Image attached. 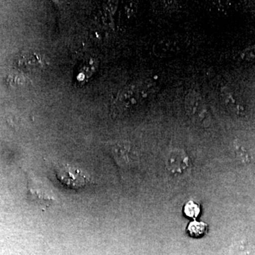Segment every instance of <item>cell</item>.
Segmentation results:
<instances>
[{"label": "cell", "instance_id": "1", "mask_svg": "<svg viewBox=\"0 0 255 255\" xmlns=\"http://www.w3.org/2000/svg\"><path fill=\"white\" fill-rule=\"evenodd\" d=\"M57 179L64 186L72 189H80L92 184L91 177L81 169L69 164H60L55 172Z\"/></svg>", "mask_w": 255, "mask_h": 255}, {"label": "cell", "instance_id": "2", "mask_svg": "<svg viewBox=\"0 0 255 255\" xmlns=\"http://www.w3.org/2000/svg\"><path fill=\"white\" fill-rule=\"evenodd\" d=\"M110 151L114 162L120 169H130L138 162L137 151L130 142H114L110 146Z\"/></svg>", "mask_w": 255, "mask_h": 255}, {"label": "cell", "instance_id": "3", "mask_svg": "<svg viewBox=\"0 0 255 255\" xmlns=\"http://www.w3.org/2000/svg\"><path fill=\"white\" fill-rule=\"evenodd\" d=\"M185 109L188 116L201 125H209L211 117L202 97L199 93L191 92L186 96Z\"/></svg>", "mask_w": 255, "mask_h": 255}, {"label": "cell", "instance_id": "4", "mask_svg": "<svg viewBox=\"0 0 255 255\" xmlns=\"http://www.w3.org/2000/svg\"><path fill=\"white\" fill-rule=\"evenodd\" d=\"M15 65L26 73H39L47 65L46 56L36 50H25L20 53L15 60Z\"/></svg>", "mask_w": 255, "mask_h": 255}, {"label": "cell", "instance_id": "5", "mask_svg": "<svg viewBox=\"0 0 255 255\" xmlns=\"http://www.w3.org/2000/svg\"><path fill=\"white\" fill-rule=\"evenodd\" d=\"M166 166L171 173H186L190 169V160L184 151L174 149L167 156Z\"/></svg>", "mask_w": 255, "mask_h": 255}, {"label": "cell", "instance_id": "6", "mask_svg": "<svg viewBox=\"0 0 255 255\" xmlns=\"http://www.w3.org/2000/svg\"><path fill=\"white\" fill-rule=\"evenodd\" d=\"M221 97H222L225 105L227 106L228 108L233 113L238 114V115L244 114L246 109L243 107L241 101L238 100L237 97L229 89L226 87L221 90Z\"/></svg>", "mask_w": 255, "mask_h": 255}, {"label": "cell", "instance_id": "7", "mask_svg": "<svg viewBox=\"0 0 255 255\" xmlns=\"http://www.w3.org/2000/svg\"><path fill=\"white\" fill-rule=\"evenodd\" d=\"M118 107L122 110L130 109L137 103V95L132 90H124L117 98Z\"/></svg>", "mask_w": 255, "mask_h": 255}, {"label": "cell", "instance_id": "8", "mask_svg": "<svg viewBox=\"0 0 255 255\" xmlns=\"http://www.w3.org/2000/svg\"><path fill=\"white\" fill-rule=\"evenodd\" d=\"M188 231L192 237H201L207 233L208 226L206 223L193 221L189 224Z\"/></svg>", "mask_w": 255, "mask_h": 255}, {"label": "cell", "instance_id": "9", "mask_svg": "<svg viewBox=\"0 0 255 255\" xmlns=\"http://www.w3.org/2000/svg\"><path fill=\"white\" fill-rule=\"evenodd\" d=\"M234 145L235 153H236V157H237L238 160L243 162V163H248L251 161V158H250L249 154H248L246 149L240 143L235 142Z\"/></svg>", "mask_w": 255, "mask_h": 255}, {"label": "cell", "instance_id": "10", "mask_svg": "<svg viewBox=\"0 0 255 255\" xmlns=\"http://www.w3.org/2000/svg\"><path fill=\"white\" fill-rule=\"evenodd\" d=\"M184 213L189 217L193 218V219H196L200 213V209H199V206L196 204L195 203L192 202V201H189L185 206H184Z\"/></svg>", "mask_w": 255, "mask_h": 255}, {"label": "cell", "instance_id": "11", "mask_svg": "<svg viewBox=\"0 0 255 255\" xmlns=\"http://www.w3.org/2000/svg\"><path fill=\"white\" fill-rule=\"evenodd\" d=\"M231 253L233 255H250L251 251L246 243L242 242L233 247Z\"/></svg>", "mask_w": 255, "mask_h": 255}]
</instances>
